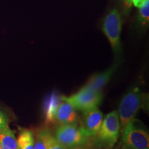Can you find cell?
I'll use <instances>...</instances> for the list:
<instances>
[{
	"mask_svg": "<svg viewBox=\"0 0 149 149\" xmlns=\"http://www.w3.org/2000/svg\"><path fill=\"white\" fill-rule=\"evenodd\" d=\"M141 109L148 111V95L143 93L139 88L135 87L128 91L120 102L118 115L122 132L128 122L135 118L137 112Z\"/></svg>",
	"mask_w": 149,
	"mask_h": 149,
	"instance_id": "cell-1",
	"label": "cell"
},
{
	"mask_svg": "<svg viewBox=\"0 0 149 149\" xmlns=\"http://www.w3.org/2000/svg\"><path fill=\"white\" fill-rule=\"evenodd\" d=\"M120 130L118 112L112 111L104 117L98 132L94 137H91V139L97 148L111 149L119 138Z\"/></svg>",
	"mask_w": 149,
	"mask_h": 149,
	"instance_id": "cell-2",
	"label": "cell"
},
{
	"mask_svg": "<svg viewBox=\"0 0 149 149\" xmlns=\"http://www.w3.org/2000/svg\"><path fill=\"white\" fill-rule=\"evenodd\" d=\"M122 133L121 149H149L148 132L139 120H130Z\"/></svg>",
	"mask_w": 149,
	"mask_h": 149,
	"instance_id": "cell-3",
	"label": "cell"
},
{
	"mask_svg": "<svg viewBox=\"0 0 149 149\" xmlns=\"http://www.w3.org/2000/svg\"><path fill=\"white\" fill-rule=\"evenodd\" d=\"M54 136L60 144L68 149L87 145L91 139L81 124L77 122L59 125Z\"/></svg>",
	"mask_w": 149,
	"mask_h": 149,
	"instance_id": "cell-4",
	"label": "cell"
},
{
	"mask_svg": "<svg viewBox=\"0 0 149 149\" xmlns=\"http://www.w3.org/2000/svg\"><path fill=\"white\" fill-rule=\"evenodd\" d=\"M122 27V18L120 13L116 8L112 9L104 19L102 31L115 53H120L122 50L120 40Z\"/></svg>",
	"mask_w": 149,
	"mask_h": 149,
	"instance_id": "cell-5",
	"label": "cell"
},
{
	"mask_svg": "<svg viewBox=\"0 0 149 149\" xmlns=\"http://www.w3.org/2000/svg\"><path fill=\"white\" fill-rule=\"evenodd\" d=\"M66 99L76 110L84 112L97 107L102 100V93L83 86L77 93L68 97H66Z\"/></svg>",
	"mask_w": 149,
	"mask_h": 149,
	"instance_id": "cell-6",
	"label": "cell"
},
{
	"mask_svg": "<svg viewBox=\"0 0 149 149\" xmlns=\"http://www.w3.org/2000/svg\"><path fill=\"white\" fill-rule=\"evenodd\" d=\"M82 125L89 137H93L96 135L102 125L103 114L98 107H95L83 112Z\"/></svg>",
	"mask_w": 149,
	"mask_h": 149,
	"instance_id": "cell-7",
	"label": "cell"
},
{
	"mask_svg": "<svg viewBox=\"0 0 149 149\" xmlns=\"http://www.w3.org/2000/svg\"><path fill=\"white\" fill-rule=\"evenodd\" d=\"M78 115L74 107L66 100V97L62 96L55 115V122L61 124H71L77 122Z\"/></svg>",
	"mask_w": 149,
	"mask_h": 149,
	"instance_id": "cell-8",
	"label": "cell"
},
{
	"mask_svg": "<svg viewBox=\"0 0 149 149\" xmlns=\"http://www.w3.org/2000/svg\"><path fill=\"white\" fill-rule=\"evenodd\" d=\"M115 68V67H111V68L105 70V71L94 74L88 79L84 87L102 92V90L104 87L107 84L109 80L111 79L112 75L114 72Z\"/></svg>",
	"mask_w": 149,
	"mask_h": 149,
	"instance_id": "cell-9",
	"label": "cell"
},
{
	"mask_svg": "<svg viewBox=\"0 0 149 149\" xmlns=\"http://www.w3.org/2000/svg\"><path fill=\"white\" fill-rule=\"evenodd\" d=\"M62 100V96L53 93L47 98L44 104V114L47 124H52L55 122V115L59 104Z\"/></svg>",
	"mask_w": 149,
	"mask_h": 149,
	"instance_id": "cell-10",
	"label": "cell"
},
{
	"mask_svg": "<svg viewBox=\"0 0 149 149\" xmlns=\"http://www.w3.org/2000/svg\"><path fill=\"white\" fill-rule=\"evenodd\" d=\"M0 145L1 149H17V138L9 125L0 130Z\"/></svg>",
	"mask_w": 149,
	"mask_h": 149,
	"instance_id": "cell-11",
	"label": "cell"
},
{
	"mask_svg": "<svg viewBox=\"0 0 149 149\" xmlns=\"http://www.w3.org/2000/svg\"><path fill=\"white\" fill-rule=\"evenodd\" d=\"M17 149H33L34 147V133L32 130L24 128L19 134Z\"/></svg>",
	"mask_w": 149,
	"mask_h": 149,
	"instance_id": "cell-12",
	"label": "cell"
},
{
	"mask_svg": "<svg viewBox=\"0 0 149 149\" xmlns=\"http://www.w3.org/2000/svg\"><path fill=\"white\" fill-rule=\"evenodd\" d=\"M51 132L47 128L39 129L34 134V147L33 149H48L49 137Z\"/></svg>",
	"mask_w": 149,
	"mask_h": 149,
	"instance_id": "cell-13",
	"label": "cell"
},
{
	"mask_svg": "<svg viewBox=\"0 0 149 149\" xmlns=\"http://www.w3.org/2000/svg\"><path fill=\"white\" fill-rule=\"evenodd\" d=\"M138 8L139 22L143 26H146L149 21V0H145Z\"/></svg>",
	"mask_w": 149,
	"mask_h": 149,
	"instance_id": "cell-14",
	"label": "cell"
},
{
	"mask_svg": "<svg viewBox=\"0 0 149 149\" xmlns=\"http://www.w3.org/2000/svg\"><path fill=\"white\" fill-rule=\"evenodd\" d=\"M48 149H68L59 142L56 139L53 134L51 133L49 137V144H48Z\"/></svg>",
	"mask_w": 149,
	"mask_h": 149,
	"instance_id": "cell-15",
	"label": "cell"
},
{
	"mask_svg": "<svg viewBox=\"0 0 149 149\" xmlns=\"http://www.w3.org/2000/svg\"><path fill=\"white\" fill-rule=\"evenodd\" d=\"M8 117L2 110L0 109V130L8 126Z\"/></svg>",
	"mask_w": 149,
	"mask_h": 149,
	"instance_id": "cell-16",
	"label": "cell"
},
{
	"mask_svg": "<svg viewBox=\"0 0 149 149\" xmlns=\"http://www.w3.org/2000/svg\"><path fill=\"white\" fill-rule=\"evenodd\" d=\"M145 0H125V1L128 5L134 6L135 7H138Z\"/></svg>",
	"mask_w": 149,
	"mask_h": 149,
	"instance_id": "cell-17",
	"label": "cell"
},
{
	"mask_svg": "<svg viewBox=\"0 0 149 149\" xmlns=\"http://www.w3.org/2000/svg\"><path fill=\"white\" fill-rule=\"evenodd\" d=\"M73 149H93L90 148L89 146H87V145H85V146H78L76 147V148H74Z\"/></svg>",
	"mask_w": 149,
	"mask_h": 149,
	"instance_id": "cell-18",
	"label": "cell"
},
{
	"mask_svg": "<svg viewBox=\"0 0 149 149\" xmlns=\"http://www.w3.org/2000/svg\"><path fill=\"white\" fill-rule=\"evenodd\" d=\"M0 149H1V145H0Z\"/></svg>",
	"mask_w": 149,
	"mask_h": 149,
	"instance_id": "cell-19",
	"label": "cell"
},
{
	"mask_svg": "<svg viewBox=\"0 0 149 149\" xmlns=\"http://www.w3.org/2000/svg\"><path fill=\"white\" fill-rule=\"evenodd\" d=\"M99 149H100V148H99Z\"/></svg>",
	"mask_w": 149,
	"mask_h": 149,
	"instance_id": "cell-20",
	"label": "cell"
}]
</instances>
